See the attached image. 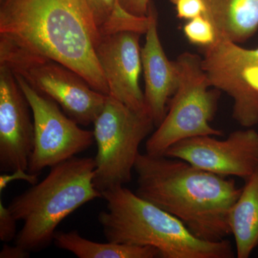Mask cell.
Segmentation results:
<instances>
[{
    "mask_svg": "<svg viewBox=\"0 0 258 258\" xmlns=\"http://www.w3.org/2000/svg\"><path fill=\"white\" fill-rule=\"evenodd\" d=\"M101 38L86 0H1L0 41L64 64L108 96Z\"/></svg>",
    "mask_w": 258,
    "mask_h": 258,
    "instance_id": "obj_1",
    "label": "cell"
},
{
    "mask_svg": "<svg viewBox=\"0 0 258 258\" xmlns=\"http://www.w3.org/2000/svg\"><path fill=\"white\" fill-rule=\"evenodd\" d=\"M136 194L179 219L201 240L231 234L230 215L241 190L233 179L166 156L139 154Z\"/></svg>",
    "mask_w": 258,
    "mask_h": 258,
    "instance_id": "obj_2",
    "label": "cell"
},
{
    "mask_svg": "<svg viewBox=\"0 0 258 258\" xmlns=\"http://www.w3.org/2000/svg\"><path fill=\"white\" fill-rule=\"evenodd\" d=\"M106 211L98 215L107 241L149 246L164 258H231L233 249L226 240L198 238L179 219L123 186L102 193Z\"/></svg>",
    "mask_w": 258,
    "mask_h": 258,
    "instance_id": "obj_3",
    "label": "cell"
},
{
    "mask_svg": "<svg viewBox=\"0 0 258 258\" xmlns=\"http://www.w3.org/2000/svg\"><path fill=\"white\" fill-rule=\"evenodd\" d=\"M50 169L45 179L13 199L8 207L23 222L15 244L30 252L48 247L57 226L71 214L103 198L93 181L94 158L74 157Z\"/></svg>",
    "mask_w": 258,
    "mask_h": 258,
    "instance_id": "obj_4",
    "label": "cell"
},
{
    "mask_svg": "<svg viewBox=\"0 0 258 258\" xmlns=\"http://www.w3.org/2000/svg\"><path fill=\"white\" fill-rule=\"evenodd\" d=\"M179 84L171 97L162 122L146 142V153L164 156L174 144L200 136H222L210 122L216 112L218 96L212 87L202 66V58L186 52L176 60Z\"/></svg>",
    "mask_w": 258,
    "mask_h": 258,
    "instance_id": "obj_5",
    "label": "cell"
},
{
    "mask_svg": "<svg viewBox=\"0 0 258 258\" xmlns=\"http://www.w3.org/2000/svg\"><path fill=\"white\" fill-rule=\"evenodd\" d=\"M93 124L98 148L93 181L103 193L132 181L139 147L155 125L149 113L134 111L110 96Z\"/></svg>",
    "mask_w": 258,
    "mask_h": 258,
    "instance_id": "obj_6",
    "label": "cell"
},
{
    "mask_svg": "<svg viewBox=\"0 0 258 258\" xmlns=\"http://www.w3.org/2000/svg\"><path fill=\"white\" fill-rule=\"evenodd\" d=\"M0 66L53 100L79 125L92 124L106 103L108 96L93 89L74 70L3 41H0Z\"/></svg>",
    "mask_w": 258,
    "mask_h": 258,
    "instance_id": "obj_7",
    "label": "cell"
},
{
    "mask_svg": "<svg viewBox=\"0 0 258 258\" xmlns=\"http://www.w3.org/2000/svg\"><path fill=\"white\" fill-rule=\"evenodd\" d=\"M14 75L33 116L35 138L29 173L39 175L45 168L76 157L93 145V132L81 128L56 102L38 92L22 76Z\"/></svg>",
    "mask_w": 258,
    "mask_h": 258,
    "instance_id": "obj_8",
    "label": "cell"
},
{
    "mask_svg": "<svg viewBox=\"0 0 258 258\" xmlns=\"http://www.w3.org/2000/svg\"><path fill=\"white\" fill-rule=\"evenodd\" d=\"M202 66L212 87L233 100L232 117L244 128L258 123V47L217 40L205 47Z\"/></svg>",
    "mask_w": 258,
    "mask_h": 258,
    "instance_id": "obj_9",
    "label": "cell"
},
{
    "mask_svg": "<svg viewBox=\"0 0 258 258\" xmlns=\"http://www.w3.org/2000/svg\"><path fill=\"white\" fill-rule=\"evenodd\" d=\"M164 156L218 175L246 181L258 166V132L245 128L232 132L224 140L212 136L191 137L174 144Z\"/></svg>",
    "mask_w": 258,
    "mask_h": 258,
    "instance_id": "obj_10",
    "label": "cell"
},
{
    "mask_svg": "<svg viewBox=\"0 0 258 258\" xmlns=\"http://www.w3.org/2000/svg\"><path fill=\"white\" fill-rule=\"evenodd\" d=\"M34 138L30 103L14 74L0 66V170L28 171Z\"/></svg>",
    "mask_w": 258,
    "mask_h": 258,
    "instance_id": "obj_11",
    "label": "cell"
},
{
    "mask_svg": "<svg viewBox=\"0 0 258 258\" xmlns=\"http://www.w3.org/2000/svg\"><path fill=\"white\" fill-rule=\"evenodd\" d=\"M141 35L121 31L102 35L96 55L108 85V96L134 111L148 113L139 86L142 70Z\"/></svg>",
    "mask_w": 258,
    "mask_h": 258,
    "instance_id": "obj_12",
    "label": "cell"
},
{
    "mask_svg": "<svg viewBox=\"0 0 258 258\" xmlns=\"http://www.w3.org/2000/svg\"><path fill=\"white\" fill-rule=\"evenodd\" d=\"M146 41L141 51L145 81L144 100L149 115L158 126L167 113L169 99L179 84V72L175 61L166 56L158 32V14L152 2L147 15Z\"/></svg>",
    "mask_w": 258,
    "mask_h": 258,
    "instance_id": "obj_13",
    "label": "cell"
},
{
    "mask_svg": "<svg viewBox=\"0 0 258 258\" xmlns=\"http://www.w3.org/2000/svg\"><path fill=\"white\" fill-rule=\"evenodd\" d=\"M217 40L240 44L258 30V0H203Z\"/></svg>",
    "mask_w": 258,
    "mask_h": 258,
    "instance_id": "obj_14",
    "label": "cell"
},
{
    "mask_svg": "<svg viewBox=\"0 0 258 258\" xmlns=\"http://www.w3.org/2000/svg\"><path fill=\"white\" fill-rule=\"evenodd\" d=\"M230 226L237 257H249L258 246V166L231 210Z\"/></svg>",
    "mask_w": 258,
    "mask_h": 258,
    "instance_id": "obj_15",
    "label": "cell"
},
{
    "mask_svg": "<svg viewBox=\"0 0 258 258\" xmlns=\"http://www.w3.org/2000/svg\"><path fill=\"white\" fill-rule=\"evenodd\" d=\"M54 243L58 248L69 251L79 258H154L160 257L157 249L149 246L105 243L87 240L77 231L56 232Z\"/></svg>",
    "mask_w": 258,
    "mask_h": 258,
    "instance_id": "obj_16",
    "label": "cell"
},
{
    "mask_svg": "<svg viewBox=\"0 0 258 258\" xmlns=\"http://www.w3.org/2000/svg\"><path fill=\"white\" fill-rule=\"evenodd\" d=\"M188 41L194 45L205 47L217 40V34L211 22L204 15L189 20L183 28Z\"/></svg>",
    "mask_w": 258,
    "mask_h": 258,
    "instance_id": "obj_17",
    "label": "cell"
},
{
    "mask_svg": "<svg viewBox=\"0 0 258 258\" xmlns=\"http://www.w3.org/2000/svg\"><path fill=\"white\" fill-rule=\"evenodd\" d=\"M86 3L101 32L113 16L118 0H86Z\"/></svg>",
    "mask_w": 258,
    "mask_h": 258,
    "instance_id": "obj_18",
    "label": "cell"
},
{
    "mask_svg": "<svg viewBox=\"0 0 258 258\" xmlns=\"http://www.w3.org/2000/svg\"><path fill=\"white\" fill-rule=\"evenodd\" d=\"M175 5L177 18L190 20L206 12L203 0H170Z\"/></svg>",
    "mask_w": 258,
    "mask_h": 258,
    "instance_id": "obj_19",
    "label": "cell"
},
{
    "mask_svg": "<svg viewBox=\"0 0 258 258\" xmlns=\"http://www.w3.org/2000/svg\"><path fill=\"white\" fill-rule=\"evenodd\" d=\"M17 222L14 215L8 207L0 200V240L4 242H10L17 237Z\"/></svg>",
    "mask_w": 258,
    "mask_h": 258,
    "instance_id": "obj_20",
    "label": "cell"
},
{
    "mask_svg": "<svg viewBox=\"0 0 258 258\" xmlns=\"http://www.w3.org/2000/svg\"><path fill=\"white\" fill-rule=\"evenodd\" d=\"M10 173V174H5L0 176V191H3L10 182L15 180H23L32 185L37 184L38 181L39 175L30 174L28 171L17 170Z\"/></svg>",
    "mask_w": 258,
    "mask_h": 258,
    "instance_id": "obj_21",
    "label": "cell"
},
{
    "mask_svg": "<svg viewBox=\"0 0 258 258\" xmlns=\"http://www.w3.org/2000/svg\"><path fill=\"white\" fill-rule=\"evenodd\" d=\"M120 6L127 13L135 16L147 17L150 0H118Z\"/></svg>",
    "mask_w": 258,
    "mask_h": 258,
    "instance_id": "obj_22",
    "label": "cell"
},
{
    "mask_svg": "<svg viewBox=\"0 0 258 258\" xmlns=\"http://www.w3.org/2000/svg\"><path fill=\"white\" fill-rule=\"evenodd\" d=\"M30 254V252L18 244L10 246L5 243L0 252V258H28Z\"/></svg>",
    "mask_w": 258,
    "mask_h": 258,
    "instance_id": "obj_23",
    "label": "cell"
}]
</instances>
